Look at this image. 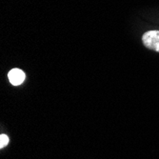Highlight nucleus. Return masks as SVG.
<instances>
[{
  "label": "nucleus",
  "mask_w": 159,
  "mask_h": 159,
  "mask_svg": "<svg viewBox=\"0 0 159 159\" xmlns=\"http://www.w3.org/2000/svg\"><path fill=\"white\" fill-rule=\"evenodd\" d=\"M142 41L147 48L159 52V31H149L142 36Z\"/></svg>",
  "instance_id": "obj_1"
},
{
  "label": "nucleus",
  "mask_w": 159,
  "mask_h": 159,
  "mask_svg": "<svg viewBox=\"0 0 159 159\" xmlns=\"http://www.w3.org/2000/svg\"><path fill=\"white\" fill-rule=\"evenodd\" d=\"M9 80L13 86H18L22 84L25 80V74L20 69H12L8 74Z\"/></svg>",
  "instance_id": "obj_2"
},
{
  "label": "nucleus",
  "mask_w": 159,
  "mask_h": 159,
  "mask_svg": "<svg viewBox=\"0 0 159 159\" xmlns=\"http://www.w3.org/2000/svg\"><path fill=\"white\" fill-rule=\"evenodd\" d=\"M9 143V137L6 134H1L0 135V148H4L5 146L8 145Z\"/></svg>",
  "instance_id": "obj_3"
}]
</instances>
